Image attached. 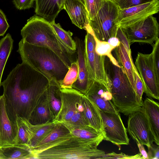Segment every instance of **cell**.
<instances>
[{
    "label": "cell",
    "instance_id": "cell-37",
    "mask_svg": "<svg viewBox=\"0 0 159 159\" xmlns=\"http://www.w3.org/2000/svg\"><path fill=\"white\" fill-rule=\"evenodd\" d=\"M100 159H143L140 153L134 155H129L123 153L117 154L112 152L105 154Z\"/></svg>",
    "mask_w": 159,
    "mask_h": 159
},
{
    "label": "cell",
    "instance_id": "cell-1",
    "mask_svg": "<svg viewBox=\"0 0 159 159\" xmlns=\"http://www.w3.org/2000/svg\"><path fill=\"white\" fill-rule=\"evenodd\" d=\"M49 85L45 76L28 64L22 62L17 64L1 83L10 120L16 125L18 117L29 120L38 101Z\"/></svg>",
    "mask_w": 159,
    "mask_h": 159
},
{
    "label": "cell",
    "instance_id": "cell-11",
    "mask_svg": "<svg viewBox=\"0 0 159 159\" xmlns=\"http://www.w3.org/2000/svg\"><path fill=\"white\" fill-rule=\"evenodd\" d=\"M126 129L133 139L148 148L154 142L147 116L142 106L129 115Z\"/></svg>",
    "mask_w": 159,
    "mask_h": 159
},
{
    "label": "cell",
    "instance_id": "cell-30",
    "mask_svg": "<svg viewBox=\"0 0 159 159\" xmlns=\"http://www.w3.org/2000/svg\"><path fill=\"white\" fill-rule=\"evenodd\" d=\"M50 23L56 34L65 45L70 50L76 52V43L72 38L73 33L70 31L64 30L59 23L56 24L55 21Z\"/></svg>",
    "mask_w": 159,
    "mask_h": 159
},
{
    "label": "cell",
    "instance_id": "cell-44",
    "mask_svg": "<svg viewBox=\"0 0 159 159\" xmlns=\"http://www.w3.org/2000/svg\"><path fill=\"white\" fill-rule=\"evenodd\" d=\"M80 1L81 2H82V3H83L85 6V0H78Z\"/></svg>",
    "mask_w": 159,
    "mask_h": 159
},
{
    "label": "cell",
    "instance_id": "cell-31",
    "mask_svg": "<svg viewBox=\"0 0 159 159\" xmlns=\"http://www.w3.org/2000/svg\"><path fill=\"white\" fill-rule=\"evenodd\" d=\"M94 38L96 42L95 50L96 53L100 56L107 57L112 63L116 66H120L111 53L115 48L111 46L107 42L98 40L95 36Z\"/></svg>",
    "mask_w": 159,
    "mask_h": 159
},
{
    "label": "cell",
    "instance_id": "cell-39",
    "mask_svg": "<svg viewBox=\"0 0 159 159\" xmlns=\"http://www.w3.org/2000/svg\"><path fill=\"white\" fill-rule=\"evenodd\" d=\"M12 1L17 9L22 10L32 8L35 0H12Z\"/></svg>",
    "mask_w": 159,
    "mask_h": 159
},
{
    "label": "cell",
    "instance_id": "cell-24",
    "mask_svg": "<svg viewBox=\"0 0 159 159\" xmlns=\"http://www.w3.org/2000/svg\"><path fill=\"white\" fill-rule=\"evenodd\" d=\"M71 134L68 129L62 124L58 123L33 148L30 149L31 153L44 150L49 144L58 139Z\"/></svg>",
    "mask_w": 159,
    "mask_h": 159
},
{
    "label": "cell",
    "instance_id": "cell-6",
    "mask_svg": "<svg viewBox=\"0 0 159 159\" xmlns=\"http://www.w3.org/2000/svg\"><path fill=\"white\" fill-rule=\"evenodd\" d=\"M119 8L112 0H104L96 16L89 20V25L95 37L98 40L107 42L116 37L118 28Z\"/></svg>",
    "mask_w": 159,
    "mask_h": 159
},
{
    "label": "cell",
    "instance_id": "cell-40",
    "mask_svg": "<svg viewBox=\"0 0 159 159\" xmlns=\"http://www.w3.org/2000/svg\"><path fill=\"white\" fill-rule=\"evenodd\" d=\"M9 27L5 15L0 9V36L4 35Z\"/></svg>",
    "mask_w": 159,
    "mask_h": 159
},
{
    "label": "cell",
    "instance_id": "cell-22",
    "mask_svg": "<svg viewBox=\"0 0 159 159\" xmlns=\"http://www.w3.org/2000/svg\"><path fill=\"white\" fill-rule=\"evenodd\" d=\"M114 49L116 60L119 66L123 69L135 91V76L131 55H129L123 45L120 42V45Z\"/></svg>",
    "mask_w": 159,
    "mask_h": 159
},
{
    "label": "cell",
    "instance_id": "cell-7",
    "mask_svg": "<svg viewBox=\"0 0 159 159\" xmlns=\"http://www.w3.org/2000/svg\"><path fill=\"white\" fill-rule=\"evenodd\" d=\"M87 32L84 43L86 63L89 75L94 81L103 84L110 92L111 81L105 65L106 56L96 53L94 35L90 31Z\"/></svg>",
    "mask_w": 159,
    "mask_h": 159
},
{
    "label": "cell",
    "instance_id": "cell-25",
    "mask_svg": "<svg viewBox=\"0 0 159 159\" xmlns=\"http://www.w3.org/2000/svg\"><path fill=\"white\" fill-rule=\"evenodd\" d=\"M48 101L53 121L58 116L61 106V92L60 86L49 83L47 89Z\"/></svg>",
    "mask_w": 159,
    "mask_h": 159
},
{
    "label": "cell",
    "instance_id": "cell-45",
    "mask_svg": "<svg viewBox=\"0 0 159 159\" xmlns=\"http://www.w3.org/2000/svg\"><path fill=\"white\" fill-rule=\"evenodd\" d=\"M1 133H0V145H1Z\"/></svg>",
    "mask_w": 159,
    "mask_h": 159
},
{
    "label": "cell",
    "instance_id": "cell-12",
    "mask_svg": "<svg viewBox=\"0 0 159 159\" xmlns=\"http://www.w3.org/2000/svg\"><path fill=\"white\" fill-rule=\"evenodd\" d=\"M159 11V0H153L127 8L119 9L118 18L119 27L123 28L133 25L158 13Z\"/></svg>",
    "mask_w": 159,
    "mask_h": 159
},
{
    "label": "cell",
    "instance_id": "cell-26",
    "mask_svg": "<svg viewBox=\"0 0 159 159\" xmlns=\"http://www.w3.org/2000/svg\"><path fill=\"white\" fill-rule=\"evenodd\" d=\"M16 122L17 130L15 144L29 148V143L31 137L32 124L28 120L21 117H17Z\"/></svg>",
    "mask_w": 159,
    "mask_h": 159
},
{
    "label": "cell",
    "instance_id": "cell-18",
    "mask_svg": "<svg viewBox=\"0 0 159 159\" xmlns=\"http://www.w3.org/2000/svg\"><path fill=\"white\" fill-rule=\"evenodd\" d=\"M65 0H35L36 15L50 22L55 21L60 12L63 9Z\"/></svg>",
    "mask_w": 159,
    "mask_h": 159
},
{
    "label": "cell",
    "instance_id": "cell-32",
    "mask_svg": "<svg viewBox=\"0 0 159 159\" xmlns=\"http://www.w3.org/2000/svg\"><path fill=\"white\" fill-rule=\"evenodd\" d=\"M78 74L77 60L72 63L61 84V88H71L72 84L76 80Z\"/></svg>",
    "mask_w": 159,
    "mask_h": 159
},
{
    "label": "cell",
    "instance_id": "cell-43",
    "mask_svg": "<svg viewBox=\"0 0 159 159\" xmlns=\"http://www.w3.org/2000/svg\"><path fill=\"white\" fill-rule=\"evenodd\" d=\"M111 46L116 48L120 44V42L116 37H112L110 38L107 42Z\"/></svg>",
    "mask_w": 159,
    "mask_h": 159
},
{
    "label": "cell",
    "instance_id": "cell-41",
    "mask_svg": "<svg viewBox=\"0 0 159 159\" xmlns=\"http://www.w3.org/2000/svg\"><path fill=\"white\" fill-rule=\"evenodd\" d=\"M148 159H159V147L153 144L149 147H148Z\"/></svg>",
    "mask_w": 159,
    "mask_h": 159
},
{
    "label": "cell",
    "instance_id": "cell-19",
    "mask_svg": "<svg viewBox=\"0 0 159 159\" xmlns=\"http://www.w3.org/2000/svg\"><path fill=\"white\" fill-rule=\"evenodd\" d=\"M29 121L33 125L43 124L53 121L48 101L47 89L38 101L30 114Z\"/></svg>",
    "mask_w": 159,
    "mask_h": 159
},
{
    "label": "cell",
    "instance_id": "cell-10",
    "mask_svg": "<svg viewBox=\"0 0 159 159\" xmlns=\"http://www.w3.org/2000/svg\"><path fill=\"white\" fill-rule=\"evenodd\" d=\"M99 111L102 121L104 140L109 141L120 146L129 143L126 129L121 119L120 113H112Z\"/></svg>",
    "mask_w": 159,
    "mask_h": 159
},
{
    "label": "cell",
    "instance_id": "cell-36",
    "mask_svg": "<svg viewBox=\"0 0 159 159\" xmlns=\"http://www.w3.org/2000/svg\"><path fill=\"white\" fill-rule=\"evenodd\" d=\"M153 0H115L119 9L129 8L151 2Z\"/></svg>",
    "mask_w": 159,
    "mask_h": 159
},
{
    "label": "cell",
    "instance_id": "cell-29",
    "mask_svg": "<svg viewBox=\"0 0 159 159\" xmlns=\"http://www.w3.org/2000/svg\"><path fill=\"white\" fill-rule=\"evenodd\" d=\"M13 42L11 35L9 33L0 40V89L3 71L13 49Z\"/></svg>",
    "mask_w": 159,
    "mask_h": 159
},
{
    "label": "cell",
    "instance_id": "cell-5",
    "mask_svg": "<svg viewBox=\"0 0 159 159\" xmlns=\"http://www.w3.org/2000/svg\"><path fill=\"white\" fill-rule=\"evenodd\" d=\"M100 143L72 136L51 147L31 153L32 159H100L105 154L97 148Z\"/></svg>",
    "mask_w": 159,
    "mask_h": 159
},
{
    "label": "cell",
    "instance_id": "cell-35",
    "mask_svg": "<svg viewBox=\"0 0 159 159\" xmlns=\"http://www.w3.org/2000/svg\"><path fill=\"white\" fill-rule=\"evenodd\" d=\"M133 66L135 76V91L139 102L143 105L142 96L144 92L143 84L134 62Z\"/></svg>",
    "mask_w": 159,
    "mask_h": 159
},
{
    "label": "cell",
    "instance_id": "cell-34",
    "mask_svg": "<svg viewBox=\"0 0 159 159\" xmlns=\"http://www.w3.org/2000/svg\"><path fill=\"white\" fill-rule=\"evenodd\" d=\"M64 122L75 125L89 126L84 117L83 102L69 120L67 122Z\"/></svg>",
    "mask_w": 159,
    "mask_h": 159
},
{
    "label": "cell",
    "instance_id": "cell-8",
    "mask_svg": "<svg viewBox=\"0 0 159 159\" xmlns=\"http://www.w3.org/2000/svg\"><path fill=\"white\" fill-rule=\"evenodd\" d=\"M135 66L143 82L144 92L148 97L159 99V75L153 63L152 55L138 52Z\"/></svg>",
    "mask_w": 159,
    "mask_h": 159
},
{
    "label": "cell",
    "instance_id": "cell-16",
    "mask_svg": "<svg viewBox=\"0 0 159 159\" xmlns=\"http://www.w3.org/2000/svg\"><path fill=\"white\" fill-rule=\"evenodd\" d=\"M17 126L10 120L6 110L3 96H0V147L10 146L16 143Z\"/></svg>",
    "mask_w": 159,
    "mask_h": 159
},
{
    "label": "cell",
    "instance_id": "cell-3",
    "mask_svg": "<svg viewBox=\"0 0 159 159\" xmlns=\"http://www.w3.org/2000/svg\"><path fill=\"white\" fill-rule=\"evenodd\" d=\"M17 52L22 62L43 75L49 83L60 86L69 68L55 52L48 48L31 44L22 39Z\"/></svg>",
    "mask_w": 159,
    "mask_h": 159
},
{
    "label": "cell",
    "instance_id": "cell-21",
    "mask_svg": "<svg viewBox=\"0 0 159 159\" xmlns=\"http://www.w3.org/2000/svg\"><path fill=\"white\" fill-rule=\"evenodd\" d=\"M61 123L68 129L73 136L100 143L104 140V136L102 132L90 126L66 122Z\"/></svg>",
    "mask_w": 159,
    "mask_h": 159
},
{
    "label": "cell",
    "instance_id": "cell-13",
    "mask_svg": "<svg viewBox=\"0 0 159 159\" xmlns=\"http://www.w3.org/2000/svg\"><path fill=\"white\" fill-rule=\"evenodd\" d=\"M61 106L54 121L58 123L68 121L82 104L84 94L72 88H61Z\"/></svg>",
    "mask_w": 159,
    "mask_h": 159
},
{
    "label": "cell",
    "instance_id": "cell-27",
    "mask_svg": "<svg viewBox=\"0 0 159 159\" xmlns=\"http://www.w3.org/2000/svg\"><path fill=\"white\" fill-rule=\"evenodd\" d=\"M58 123L56 121H51L46 123L32 124L31 137L29 147L30 149L34 148L52 129Z\"/></svg>",
    "mask_w": 159,
    "mask_h": 159
},
{
    "label": "cell",
    "instance_id": "cell-15",
    "mask_svg": "<svg viewBox=\"0 0 159 159\" xmlns=\"http://www.w3.org/2000/svg\"><path fill=\"white\" fill-rule=\"evenodd\" d=\"M85 95L99 109L104 112L119 113V111L112 102L111 92L103 84L93 81Z\"/></svg>",
    "mask_w": 159,
    "mask_h": 159
},
{
    "label": "cell",
    "instance_id": "cell-17",
    "mask_svg": "<svg viewBox=\"0 0 159 159\" xmlns=\"http://www.w3.org/2000/svg\"><path fill=\"white\" fill-rule=\"evenodd\" d=\"M72 23L86 30L89 25L88 13L86 6L78 0H65L63 5Z\"/></svg>",
    "mask_w": 159,
    "mask_h": 159
},
{
    "label": "cell",
    "instance_id": "cell-38",
    "mask_svg": "<svg viewBox=\"0 0 159 159\" xmlns=\"http://www.w3.org/2000/svg\"><path fill=\"white\" fill-rule=\"evenodd\" d=\"M116 37L123 44L129 55H131L130 47V44L121 28L119 27L118 29Z\"/></svg>",
    "mask_w": 159,
    "mask_h": 159
},
{
    "label": "cell",
    "instance_id": "cell-33",
    "mask_svg": "<svg viewBox=\"0 0 159 159\" xmlns=\"http://www.w3.org/2000/svg\"><path fill=\"white\" fill-rule=\"evenodd\" d=\"M104 0H85L89 20L92 19L100 8Z\"/></svg>",
    "mask_w": 159,
    "mask_h": 159
},
{
    "label": "cell",
    "instance_id": "cell-42",
    "mask_svg": "<svg viewBox=\"0 0 159 159\" xmlns=\"http://www.w3.org/2000/svg\"><path fill=\"white\" fill-rule=\"evenodd\" d=\"M140 153L142 155L143 159H148V153L145 150L143 145L138 141H136Z\"/></svg>",
    "mask_w": 159,
    "mask_h": 159
},
{
    "label": "cell",
    "instance_id": "cell-20",
    "mask_svg": "<svg viewBox=\"0 0 159 159\" xmlns=\"http://www.w3.org/2000/svg\"><path fill=\"white\" fill-rule=\"evenodd\" d=\"M147 116L154 142L159 145V104L153 99L147 98L142 106Z\"/></svg>",
    "mask_w": 159,
    "mask_h": 159
},
{
    "label": "cell",
    "instance_id": "cell-9",
    "mask_svg": "<svg viewBox=\"0 0 159 159\" xmlns=\"http://www.w3.org/2000/svg\"><path fill=\"white\" fill-rule=\"evenodd\" d=\"M120 28L130 44L134 42L152 44L159 38L158 23L153 15L131 26Z\"/></svg>",
    "mask_w": 159,
    "mask_h": 159
},
{
    "label": "cell",
    "instance_id": "cell-14",
    "mask_svg": "<svg viewBox=\"0 0 159 159\" xmlns=\"http://www.w3.org/2000/svg\"><path fill=\"white\" fill-rule=\"evenodd\" d=\"M74 40L77 47L78 74L77 78L72 84V87L85 94L94 80L90 76L87 67L84 43L77 37H75Z\"/></svg>",
    "mask_w": 159,
    "mask_h": 159
},
{
    "label": "cell",
    "instance_id": "cell-23",
    "mask_svg": "<svg viewBox=\"0 0 159 159\" xmlns=\"http://www.w3.org/2000/svg\"><path fill=\"white\" fill-rule=\"evenodd\" d=\"M83 105L84 117L89 126L102 132V119L99 108L84 94Z\"/></svg>",
    "mask_w": 159,
    "mask_h": 159
},
{
    "label": "cell",
    "instance_id": "cell-46",
    "mask_svg": "<svg viewBox=\"0 0 159 159\" xmlns=\"http://www.w3.org/2000/svg\"><path fill=\"white\" fill-rule=\"evenodd\" d=\"M113 0V1H114L115 0Z\"/></svg>",
    "mask_w": 159,
    "mask_h": 159
},
{
    "label": "cell",
    "instance_id": "cell-28",
    "mask_svg": "<svg viewBox=\"0 0 159 159\" xmlns=\"http://www.w3.org/2000/svg\"><path fill=\"white\" fill-rule=\"evenodd\" d=\"M0 148L3 159H32L30 149L28 147L15 144Z\"/></svg>",
    "mask_w": 159,
    "mask_h": 159
},
{
    "label": "cell",
    "instance_id": "cell-4",
    "mask_svg": "<svg viewBox=\"0 0 159 159\" xmlns=\"http://www.w3.org/2000/svg\"><path fill=\"white\" fill-rule=\"evenodd\" d=\"M105 65L111 83L112 102L119 112L128 116L140 109L143 105L122 67L113 64L108 58H106Z\"/></svg>",
    "mask_w": 159,
    "mask_h": 159
},
{
    "label": "cell",
    "instance_id": "cell-2",
    "mask_svg": "<svg viewBox=\"0 0 159 159\" xmlns=\"http://www.w3.org/2000/svg\"><path fill=\"white\" fill-rule=\"evenodd\" d=\"M21 34L24 41L52 50L69 68L77 60L76 51L67 48L57 36L50 22L40 16L34 15L28 19L21 30Z\"/></svg>",
    "mask_w": 159,
    "mask_h": 159
}]
</instances>
